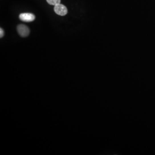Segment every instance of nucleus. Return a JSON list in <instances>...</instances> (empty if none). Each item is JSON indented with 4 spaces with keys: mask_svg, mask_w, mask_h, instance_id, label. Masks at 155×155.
Listing matches in <instances>:
<instances>
[{
    "mask_svg": "<svg viewBox=\"0 0 155 155\" xmlns=\"http://www.w3.org/2000/svg\"><path fill=\"white\" fill-rule=\"evenodd\" d=\"M19 19L25 22H31L35 19V17L33 14L31 13H23L19 16Z\"/></svg>",
    "mask_w": 155,
    "mask_h": 155,
    "instance_id": "7ed1b4c3",
    "label": "nucleus"
},
{
    "mask_svg": "<svg viewBox=\"0 0 155 155\" xmlns=\"http://www.w3.org/2000/svg\"><path fill=\"white\" fill-rule=\"evenodd\" d=\"M4 34H5V32H4V30L2 28H1L0 29V37L1 38L4 36Z\"/></svg>",
    "mask_w": 155,
    "mask_h": 155,
    "instance_id": "39448f33",
    "label": "nucleus"
},
{
    "mask_svg": "<svg viewBox=\"0 0 155 155\" xmlns=\"http://www.w3.org/2000/svg\"><path fill=\"white\" fill-rule=\"evenodd\" d=\"M18 33L19 35L23 37H26L29 35L30 30L29 28L26 25H19L17 27Z\"/></svg>",
    "mask_w": 155,
    "mask_h": 155,
    "instance_id": "f03ea898",
    "label": "nucleus"
},
{
    "mask_svg": "<svg viewBox=\"0 0 155 155\" xmlns=\"http://www.w3.org/2000/svg\"><path fill=\"white\" fill-rule=\"evenodd\" d=\"M54 11L57 15L61 16H65L68 13V10L66 7L60 4L54 6Z\"/></svg>",
    "mask_w": 155,
    "mask_h": 155,
    "instance_id": "f257e3e1",
    "label": "nucleus"
},
{
    "mask_svg": "<svg viewBox=\"0 0 155 155\" xmlns=\"http://www.w3.org/2000/svg\"><path fill=\"white\" fill-rule=\"evenodd\" d=\"M47 1L49 5L55 6L60 4L61 0H47Z\"/></svg>",
    "mask_w": 155,
    "mask_h": 155,
    "instance_id": "20e7f679",
    "label": "nucleus"
}]
</instances>
